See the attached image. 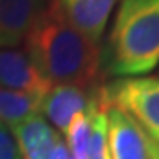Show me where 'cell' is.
I'll return each mask as SVG.
<instances>
[{
	"mask_svg": "<svg viewBox=\"0 0 159 159\" xmlns=\"http://www.w3.org/2000/svg\"><path fill=\"white\" fill-rule=\"evenodd\" d=\"M159 64V0H120L101 48L108 76H147Z\"/></svg>",
	"mask_w": 159,
	"mask_h": 159,
	"instance_id": "7a4b0ae2",
	"label": "cell"
},
{
	"mask_svg": "<svg viewBox=\"0 0 159 159\" xmlns=\"http://www.w3.org/2000/svg\"><path fill=\"white\" fill-rule=\"evenodd\" d=\"M25 50L51 85L101 87V46L80 34L50 0L25 37Z\"/></svg>",
	"mask_w": 159,
	"mask_h": 159,
	"instance_id": "6da1fadb",
	"label": "cell"
},
{
	"mask_svg": "<svg viewBox=\"0 0 159 159\" xmlns=\"http://www.w3.org/2000/svg\"><path fill=\"white\" fill-rule=\"evenodd\" d=\"M0 87L43 99L51 83L43 76L21 44L0 46Z\"/></svg>",
	"mask_w": 159,
	"mask_h": 159,
	"instance_id": "277c9868",
	"label": "cell"
},
{
	"mask_svg": "<svg viewBox=\"0 0 159 159\" xmlns=\"http://www.w3.org/2000/svg\"><path fill=\"white\" fill-rule=\"evenodd\" d=\"M50 159H69V152H67V147L62 140H58L53 147V152H51Z\"/></svg>",
	"mask_w": 159,
	"mask_h": 159,
	"instance_id": "4fadbf2b",
	"label": "cell"
},
{
	"mask_svg": "<svg viewBox=\"0 0 159 159\" xmlns=\"http://www.w3.org/2000/svg\"><path fill=\"white\" fill-rule=\"evenodd\" d=\"M0 159H21L11 127L4 122H0Z\"/></svg>",
	"mask_w": 159,
	"mask_h": 159,
	"instance_id": "7c38bea8",
	"label": "cell"
},
{
	"mask_svg": "<svg viewBox=\"0 0 159 159\" xmlns=\"http://www.w3.org/2000/svg\"><path fill=\"white\" fill-rule=\"evenodd\" d=\"M50 0H0V46L21 44Z\"/></svg>",
	"mask_w": 159,
	"mask_h": 159,
	"instance_id": "ba28073f",
	"label": "cell"
},
{
	"mask_svg": "<svg viewBox=\"0 0 159 159\" xmlns=\"http://www.w3.org/2000/svg\"><path fill=\"white\" fill-rule=\"evenodd\" d=\"M41 99L18 90H9L0 87V122L12 127L30 115L39 113Z\"/></svg>",
	"mask_w": 159,
	"mask_h": 159,
	"instance_id": "30bf717a",
	"label": "cell"
},
{
	"mask_svg": "<svg viewBox=\"0 0 159 159\" xmlns=\"http://www.w3.org/2000/svg\"><path fill=\"white\" fill-rule=\"evenodd\" d=\"M21 159H50L55 143L60 140L44 117L30 115L11 127Z\"/></svg>",
	"mask_w": 159,
	"mask_h": 159,
	"instance_id": "9c48e42d",
	"label": "cell"
},
{
	"mask_svg": "<svg viewBox=\"0 0 159 159\" xmlns=\"http://www.w3.org/2000/svg\"><path fill=\"white\" fill-rule=\"evenodd\" d=\"M102 87V85H101ZM101 87L83 89L76 85H51L41 99V110L51 127L67 133L69 125L78 115L87 113L97 99Z\"/></svg>",
	"mask_w": 159,
	"mask_h": 159,
	"instance_id": "5b68a950",
	"label": "cell"
},
{
	"mask_svg": "<svg viewBox=\"0 0 159 159\" xmlns=\"http://www.w3.org/2000/svg\"><path fill=\"white\" fill-rule=\"evenodd\" d=\"M104 94L102 87L99 90L96 102L90 108V156L89 159H110L108 143H106V113H104Z\"/></svg>",
	"mask_w": 159,
	"mask_h": 159,
	"instance_id": "8fae6325",
	"label": "cell"
},
{
	"mask_svg": "<svg viewBox=\"0 0 159 159\" xmlns=\"http://www.w3.org/2000/svg\"><path fill=\"white\" fill-rule=\"evenodd\" d=\"M108 104L134 120L152 142L159 143V76L117 78L102 85Z\"/></svg>",
	"mask_w": 159,
	"mask_h": 159,
	"instance_id": "3957f363",
	"label": "cell"
},
{
	"mask_svg": "<svg viewBox=\"0 0 159 159\" xmlns=\"http://www.w3.org/2000/svg\"><path fill=\"white\" fill-rule=\"evenodd\" d=\"M64 18L80 34L101 46V37L117 0H57Z\"/></svg>",
	"mask_w": 159,
	"mask_h": 159,
	"instance_id": "52a82bcc",
	"label": "cell"
},
{
	"mask_svg": "<svg viewBox=\"0 0 159 159\" xmlns=\"http://www.w3.org/2000/svg\"><path fill=\"white\" fill-rule=\"evenodd\" d=\"M106 102V99H104ZM110 159H148V136L127 113L104 104Z\"/></svg>",
	"mask_w": 159,
	"mask_h": 159,
	"instance_id": "8992f818",
	"label": "cell"
},
{
	"mask_svg": "<svg viewBox=\"0 0 159 159\" xmlns=\"http://www.w3.org/2000/svg\"><path fill=\"white\" fill-rule=\"evenodd\" d=\"M148 159H159V143L148 138Z\"/></svg>",
	"mask_w": 159,
	"mask_h": 159,
	"instance_id": "5bb4252c",
	"label": "cell"
}]
</instances>
